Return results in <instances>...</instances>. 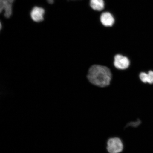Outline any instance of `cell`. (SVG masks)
<instances>
[{"instance_id":"ba28073f","label":"cell","mask_w":153,"mask_h":153,"mask_svg":"<svg viewBox=\"0 0 153 153\" xmlns=\"http://www.w3.org/2000/svg\"><path fill=\"white\" fill-rule=\"evenodd\" d=\"M139 78L143 83H148V74L145 72H141L139 74Z\"/></svg>"},{"instance_id":"277c9868","label":"cell","mask_w":153,"mask_h":153,"mask_svg":"<svg viewBox=\"0 0 153 153\" xmlns=\"http://www.w3.org/2000/svg\"><path fill=\"white\" fill-rule=\"evenodd\" d=\"M45 10L43 7H34L30 11V15L34 22L39 23L43 22L45 19Z\"/></svg>"},{"instance_id":"30bf717a","label":"cell","mask_w":153,"mask_h":153,"mask_svg":"<svg viewBox=\"0 0 153 153\" xmlns=\"http://www.w3.org/2000/svg\"><path fill=\"white\" fill-rule=\"evenodd\" d=\"M48 3L50 4H52L54 3L55 0H47Z\"/></svg>"},{"instance_id":"6da1fadb","label":"cell","mask_w":153,"mask_h":153,"mask_svg":"<svg viewBox=\"0 0 153 153\" xmlns=\"http://www.w3.org/2000/svg\"><path fill=\"white\" fill-rule=\"evenodd\" d=\"M111 77V73L110 69L99 65L91 66L88 71L87 76L90 82L100 87H105L109 85Z\"/></svg>"},{"instance_id":"52a82bcc","label":"cell","mask_w":153,"mask_h":153,"mask_svg":"<svg viewBox=\"0 0 153 153\" xmlns=\"http://www.w3.org/2000/svg\"><path fill=\"white\" fill-rule=\"evenodd\" d=\"M90 6L95 10H102L104 8V0H91Z\"/></svg>"},{"instance_id":"3957f363","label":"cell","mask_w":153,"mask_h":153,"mask_svg":"<svg viewBox=\"0 0 153 153\" xmlns=\"http://www.w3.org/2000/svg\"><path fill=\"white\" fill-rule=\"evenodd\" d=\"M15 0H0L1 13L4 12L5 18H10L13 14V4Z\"/></svg>"},{"instance_id":"9c48e42d","label":"cell","mask_w":153,"mask_h":153,"mask_svg":"<svg viewBox=\"0 0 153 153\" xmlns=\"http://www.w3.org/2000/svg\"><path fill=\"white\" fill-rule=\"evenodd\" d=\"M148 83L150 84H153V71H149L148 74Z\"/></svg>"},{"instance_id":"7a4b0ae2","label":"cell","mask_w":153,"mask_h":153,"mask_svg":"<svg viewBox=\"0 0 153 153\" xmlns=\"http://www.w3.org/2000/svg\"><path fill=\"white\" fill-rule=\"evenodd\" d=\"M123 149L122 140L118 137H114L108 140L107 143V149L109 153H120Z\"/></svg>"},{"instance_id":"5b68a950","label":"cell","mask_w":153,"mask_h":153,"mask_svg":"<svg viewBox=\"0 0 153 153\" xmlns=\"http://www.w3.org/2000/svg\"><path fill=\"white\" fill-rule=\"evenodd\" d=\"M114 65L118 69L125 70L128 68L130 61L127 57L117 54L114 57Z\"/></svg>"},{"instance_id":"8992f818","label":"cell","mask_w":153,"mask_h":153,"mask_svg":"<svg viewBox=\"0 0 153 153\" xmlns=\"http://www.w3.org/2000/svg\"><path fill=\"white\" fill-rule=\"evenodd\" d=\"M100 21L103 25L106 27L112 26L114 22L113 16L108 12L102 13L100 17Z\"/></svg>"}]
</instances>
